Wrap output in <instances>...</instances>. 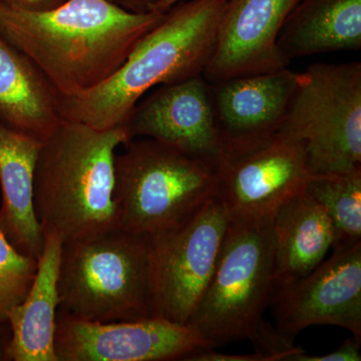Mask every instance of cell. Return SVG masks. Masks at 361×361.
Instances as JSON below:
<instances>
[{"label": "cell", "mask_w": 361, "mask_h": 361, "mask_svg": "<svg viewBox=\"0 0 361 361\" xmlns=\"http://www.w3.org/2000/svg\"><path fill=\"white\" fill-rule=\"evenodd\" d=\"M164 13H135L113 0H66L40 13L0 6V35L70 97L111 77Z\"/></svg>", "instance_id": "1"}, {"label": "cell", "mask_w": 361, "mask_h": 361, "mask_svg": "<svg viewBox=\"0 0 361 361\" xmlns=\"http://www.w3.org/2000/svg\"><path fill=\"white\" fill-rule=\"evenodd\" d=\"M227 0H183L135 45L108 80L61 96L63 120L97 130L125 127L135 104L160 85L203 75L212 58Z\"/></svg>", "instance_id": "2"}, {"label": "cell", "mask_w": 361, "mask_h": 361, "mask_svg": "<svg viewBox=\"0 0 361 361\" xmlns=\"http://www.w3.org/2000/svg\"><path fill=\"white\" fill-rule=\"evenodd\" d=\"M130 141L123 126L97 130L65 120L40 144L33 205L44 233L65 243L120 228L115 157Z\"/></svg>", "instance_id": "3"}, {"label": "cell", "mask_w": 361, "mask_h": 361, "mask_svg": "<svg viewBox=\"0 0 361 361\" xmlns=\"http://www.w3.org/2000/svg\"><path fill=\"white\" fill-rule=\"evenodd\" d=\"M59 310L97 322L152 317L151 237L116 228L65 242Z\"/></svg>", "instance_id": "4"}, {"label": "cell", "mask_w": 361, "mask_h": 361, "mask_svg": "<svg viewBox=\"0 0 361 361\" xmlns=\"http://www.w3.org/2000/svg\"><path fill=\"white\" fill-rule=\"evenodd\" d=\"M115 157V197L120 227L154 237L191 219L217 195L210 164L157 141L135 139Z\"/></svg>", "instance_id": "5"}, {"label": "cell", "mask_w": 361, "mask_h": 361, "mask_svg": "<svg viewBox=\"0 0 361 361\" xmlns=\"http://www.w3.org/2000/svg\"><path fill=\"white\" fill-rule=\"evenodd\" d=\"M275 290L272 219L230 216L215 272L191 320L210 349L253 343Z\"/></svg>", "instance_id": "6"}, {"label": "cell", "mask_w": 361, "mask_h": 361, "mask_svg": "<svg viewBox=\"0 0 361 361\" xmlns=\"http://www.w3.org/2000/svg\"><path fill=\"white\" fill-rule=\"evenodd\" d=\"M278 135L303 147L313 175L361 166V63H313L300 73Z\"/></svg>", "instance_id": "7"}, {"label": "cell", "mask_w": 361, "mask_h": 361, "mask_svg": "<svg viewBox=\"0 0 361 361\" xmlns=\"http://www.w3.org/2000/svg\"><path fill=\"white\" fill-rule=\"evenodd\" d=\"M229 218L214 197L185 224L151 237L152 316L189 324L215 272Z\"/></svg>", "instance_id": "8"}, {"label": "cell", "mask_w": 361, "mask_h": 361, "mask_svg": "<svg viewBox=\"0 0 361 361\" xmlns=\"http://www.w3.org/2000/svg\"><path fill=\"white\" fill-rule=\"evenodd\" d=\"M210 349L190 325L160 317L125 322L80 319L59 310L58 361H173Z\"/></svg>", "instance_id": "9"}, {"label": "cell", "mask_w": 361, "mask_h": 361, "mask_svg": "<svg viewBox=\"0 0 361 361\" xmlns=\"http://www.w3.org/2000/svg\"><path fill=\"white\" fill-rule=\"evenodd\" d=\"M334 254L296 281L279 287L271 304L276 329L293 339L314 325H330L361 339V241Z\"/></svg>", "instance_id": "10"}, {"label": "cell", "mask_w": 361, "mask_h": 361, "mask_svg": "<svg viewBox=\"0 0 361 361\" xmlns=\"http://www.w3.org/2000/svg\"><path fill=\"white\" fill-rule=\"evenodd\" d=\"M217 197L231 217L272 219L313 177L303 147L275 134L217 168Z\"/></svg>", "instance_id": "11"}, {"label": "cell", "mask_w": 361, "mask_h": 361, "mask_svg": "<svg viewBox=\"0 0 361 361\" xmlns=\"http://www.w3.org/2000/svg\"><path fill=\"white\" fill-rule=\"evenodd\" d=\"M125 127L132 140L165 142L216 171L225 159L210 82L203 75L157 87L135 104Z\"/></svg>", "instance_id": "12"}, {"label": "cell", "mask_w": 361, "mask_h": 361, "mask_svg": "<svg viewBox=\"0 0 361 361\" xmlns=\"http://www.w3.org/2000/svg\"><path fill=\"white\" fill-rule=\"evenodd\" d=\"M299 0H227L212 58L204 78L210 84L285 70L278 47L285 20Z\"/></svg>", "instance_id": "13"}, {"label": "cell", "mask_w": 361, "mask_h": 361, "mask_svg": "<svg viewBox=\"0 0 361 361\" xmlns=\"http://www.w3.org/2000/svg\"><path fill=\"white\" fill-rule=\"evenodd\" d=\"M299 78L300 73L285 68L210 84L225 159L277 134Z\"/></svg>", "instance_id": "14"}, {"label": "cell", "mask_w": 361, "mask_h": 361, "mask_svg": "<svg viewBox=\"0 0 361 361\" xmlns=\"http://www.w3.org/2000/svg\"><path fill=\"white\" fill-rule=\"evenodd\" d=\"M44 245L25 298L7 315L11 336L4 360L58 361L54 351L59 307V269L63 241L44 233Z\"/></svg>", "instance_id": "15"}, {"label": "cell", "mask_w": 361, "mask_h": 361, "mask_svg": "<svg viewBox=\"0 0 361 361\" xmlns=\"http://www.w3.org/2000/svg\"><path fill=\"white\" fill-rule=\"evenodd\" d=\"M42 142L0 123V230L20 253L37 259L44 235L33 205V180Z\"/></svg>", "instance_id": "16"}, {"label": "cell", "mask_w": 361, "mask_h": 361, "mask_svg": "<svg viewBox=\"0 0 361 361\" xmlns=\"http://www.w3.org/2000/svg\"><path fill=\"white\" fill-rule=\"evenodd\" d=\"M63 121L58 90L0 35V123L42 142Z\"/></svg>", "instance_id": "17"}, {"label": "cell", "mask_w": 361, "mask_h": 361, "mask_svg": "<svg viewBox=\"0 0 361 361\" xmlns=\"http://www.w3.org/2000/svg\"><path fill=\"white\" fill-rule=\"evenodd\" d=\"M275 289L310 274L336 244V230L323 207L305 189L272 218Z\"/></svg>", "instance_id": "18"}, {"label": "cell", "mask_w": 361, "mask_h": 361, "mask_svg": "<svg viewBox=\"0 0 361 361\" xmlns=\"http://www.w3.org/2000/svg\"><path fill=\"white\" fill-rule=\"evenodd\" d=\"M287 61L361 47V0H299L278 37Z\"/></svg>", "instance_id": "19"}, {"label": "cell", "mask_w": 361, "mask_h": 361, "mask_svg": "<svg viewBox=\"0 0 361 361\" xmlns=\"http://www.w3.org/2000/svg\"><path fill=\"white\" fill-rule=\"evenodd\" d=\"M305 190L334 224L332 248L361 241V166L342 174L314 175Z\"/></svg>", "instance_id": "20"}, {"label": "cell", "mask_w": 361, "mask_h": 361, "mask_svg": "<svg viewBox=\"0 0 361 361\" xmlns=\"http://www.w3.org/2000/svg\"><path fill=\"white\" fill-rule=\"evenodd\" d=\"M37 270V259L20 253L0 230V326L25 298Z\"/></svg>", "instance_id": "21"}, {"label": "cell", "mask_w": 361, "mask_h": 361, "mask_svg": "<svg viewBox=\"0 0 361 361\" xmlns=\"http://www.w3.org/2000/svg\"><path fill=\"white\" fill-rule=\"evenodd\" d=\"M361 339L349 337L336 351L323 355H308L305 351L291 358L290 361H360Z\"/></svg>", "instance_id": "22"}, {"label": "cell", "mask_w": 361, "mask_h": 361, "mask_svg": "<svg viewBox=\"0 0 361 361\" xmlns=\"http://www.w3.org/2000/svg\"><path fill=\"white\" fill-rule=\"evenodd\" d=\"M63 1L66 0H0V4L1 6L20 9V11L40 13V11L56 8Z\"/></svg>", "instance_id": "23"}, {"label": "cell", "mask_w": 361, "mask_h": 361, "mask_svg": "<svg viewBox=\"0 0 361 361\" xmlns=\"http://www.w3.org/2000/svg\"><path fill=\"white\" fill-rule=\"evenodd\" d=\"M118 6L135 13H147L153 11L158 0H113Z\"/></svg>", "instance_id": "24"}, {"label": "cell", "mask_w": 361, "mask_h": 361, "mask_svg": "<svg viewBox=\"0 0 361 361\" xmlns=\"http://www.w3.org/2000/svg\"><path fill=\"white\" fill-rule=\"evenodd\" d=\"M180 1H183V0H158V2L155 4V6L153 7V11H156V13H164L166 11H168L171 7L175 6V4H179Z\"/></svg>", "instance_id": "25"}, {"label": "cell", "mask_w": 361, "mask_h": 361, "mask_svg": "<svg viewBox=\"0 0 361 361\" xmlns=\"http://www.w3.org/2000/svg\"><path fill=\"white\" fill-rule=\"evenodd\" d=\"M0 6H1V4H0Z\"/></svg>", "instance_id": "26"}]
</instances>
